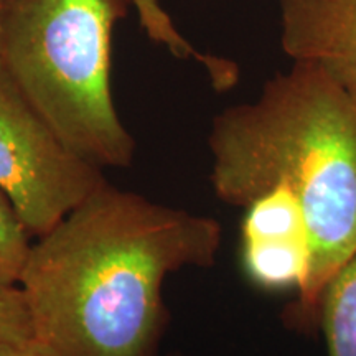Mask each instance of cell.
<instances>
[{
	"mask_svg": "<svg viewBox=\"0 0 356 356\" xmlns=\"http://www.w3.org/2000/svg\"><path fill=\"white\" fill-rule=\"evenodd\" d=\"M131 0H3L0 63L71 152L127 168L136 140L111 92L113 30Z\"/></svg>",
	"mask_w": 356,
	"mask_h": 356,
	"instance_id": "3",
	"label": "cell"
},
{
	"mask_svg": "<svg viewBox=\"0 0 356 356\" xmlns=\"http://www.w3.org/2000/svg\"><path fill=\"white\" fill-rule=\"evenodd\" d=\"M215 218L102 185L32 244L20 291L33 337L61 356H157L163 284L215 266Z\"/></svg>",
	"mask_w": 356,
	"mask_h": 356,
	"instance_id": "1",
	"label": "cell"
},
{
	"mask_svg": "<svg viewBox=\"0 0 356 356\" xmlns=\"http://www.w3.org/2000/svg\"><path fill=\"white\" fill-rule=\"evenodd\" d=\"M173 356H180V355H173Z\"/></svg>",
	"mask_w": 356,
	"mask_h": 356,
	"instance_id": "12",
	"label": "cell"
},
{
	"mask_svg": "<svg viewBox=\"0 0 356 356\" xmlns=\"http://www.w3.org/2000/svg\"><path fill=\"white\" fill-rule=\"evenodd\" d=\"M239 266L257 291L296 293L309 289L314 244L299 200L286 188L262 191L243 208Z\"/></svg>",
	"mask_w": 356,
	"mask_h": 356,
	"instance_id": "5",
	"label": "cell"
},
{
	"mask_svg": "<svg viewBox=\"0 0 356 356\" xmlns=\"http://www.w3.org/2000/svg\"><path fill=\"white\" fill-rule=\"evenodd\" d=\"M280 47L356 104V0H279Z\"/></svg>",
	"mask_w": 356,
	"mask_h": 356,
	"instance_id": "6",
	"label": "cell"
},
{
	"mask_svg": "<svg viewBox=\"0 0 356 356\" xmlns=\"http://www.w3.org/2000/svg\"><path fill=\"white\" fill-rule=\"evenodd\" d=\"M108 184L99 167L71 152L0 63V191L40 238Z\"/></svg>",
	"mask_w": 356,
	"mask_h": 356,
	"instance_id": "4",
	"label": "cell"
},
{
	"mask_svg": "<svg viewBox=\"0 0 356 356\" xmlns=\"http://www.w3.org/2000/svg\"><path fill=\"white\" fill-rule=\"evenodd\" d=\"M2 2H3V0H0V8H2Z\"/></svg>",
	"mask_w": 356,
	"mask_h": 356,
	"instance_id": "11",
	"label": "cell"
},
{
	"mask_svg": "<svg viewBox=\"0 0 356 356\" xmlns=\"http://www.w3.org/2000/svg\"><path fill=\"white\" fill-rule=\"evenodd\" d=\"M29 337H33V327L24 292L0 284V343Z\"/></svg>",
	"mask_w": 356,
	"mask_h": 356,
	"instance_id": "9",
	"label": "cell"
},
{
	"mask_svg": "<svg viewBox=\"0 0 356 356\" xmlns=\"http://www.w3.org/2000/svg\"><path fill=\"white\" fill-rule=\"evenodd\" d=\"M327 356H356V252L322 293L317 315Z\"/></svg>",
	"mask_w": 356,
	"mask_h": 356,
	"instance_id": "7",
	"label": "cell"
},
{
	"mask_svg": "<svg viewBox=\"0 0 356 356\" xmlns=\"http://www.w3.org/2000/svg\"><path fill=\"white\" fill-rule=\"evenodd\" d=\"M32 234L17 215L15 208L0 191V284L19 286L30 249Z\"/></svg>",
	"mask_w": 356,
	"mask_h": 356,
	"instance_id": "8",
	"label": "cell"
},
{
	"mask_svg": "<svg viewBox=\"0 0 356 356\" xmlns=\"http://www.w3.org/2000/svg\"><path fill=\"white\" fill-rule=\"evenodd\" d=\"M0 356H61L51 346L43 343L37 337L20 338V340L2 341Z\"/></svg>",
	"mask_w": 356,
	"mask_h": 356,
	"instance_id": "10",
	"label": "cell"
},
{
	"mask_svg": "<svg viewBox=\"0 0 356 356\" xmlns=\"http://www.w3.org/2000/svg\"><path fill=\"white\" fill-rule=\"evenodd\" d=\"M208 147L221 202L244 208L270 188L299 200L314 270L286 320L314 330L325 287L356 252V104L320 71L292 65L267 79L252 101L221 111Z\"/></svg>",
	"mask_w": 356,
	"mask_h": 356,
	"instance_id": "2",
	"label": "cell"
}]
</instances>
